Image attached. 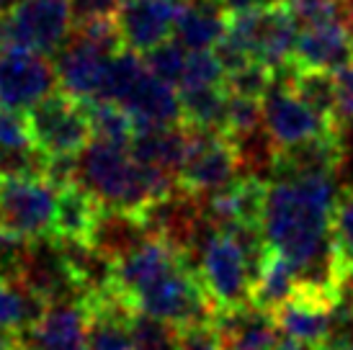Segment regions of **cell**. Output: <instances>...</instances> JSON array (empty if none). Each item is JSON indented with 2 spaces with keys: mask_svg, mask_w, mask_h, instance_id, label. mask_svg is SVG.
Wrapping results in <instances>:
<instances>
[{
  "mask_svg": "<svg viewBox=\"0 0 353 350\" xmlns=\"http://www.w3.org/2000/svg\"><path fill=\"white\" fill-rule=\"evenodd\" d=\"M34 145L26 129V119L0 103V147H23Z\"/></svg>",
  "mask_w": 353,
  "mask_h": 350,
  "instance_id": "d590c367",
  "label": "cell"
},
{
  "mask_svg": "<svg viewBox=\"0 0 353 350\" xmlns=\"http://www.w3.org/2000/svg\"><path fill=\"white\" fill-rule=\"evenodd\" d=\"M72 0H16L0 16V49L57 54L72 31Z\"/></svg>",
  "mask_w": 353,
  "mask_h": 350,
  "instance_id": "3957f363",
  "label": "cell"
},
{
  "mask_svg": "<svg viewBox=\"0 0 353 350\" xmlns=\"http://www.w3.org/2000/svg\"><path fill=\"white\" fill-rule=\"evenodd\" d=\"M19 281L47 304H83L85 291L72 276L68 258L52 234L26 243L21 258Z\"/></svg>",
  "mask_w": 353,
  "mask_h": 350,
  "instance_id": "ba28073f",
  "label": "cell"
},
{
  "mask_svg": "<svg viewBox=\"0 0 353 350\" xmlns=\"http://www.w3.org/2000/svg\"><path fill=\"white\" fill-rule=\"evenodd\" d=\"M181 124L191 129H219L225 132L230 90L225 83L201 88H183L181 93Z\"/></svg>",
  "mask_w": 353,
  "mask_h": 350,
  "instance_id": "7402d4cb",
  "label": "cell"
},
{
  "mask_svg": "<svg viewBox=\"0 0 353 350\" xmlns=\"http://www.w3.org/2000/svg\"><path fill=\"white\" fill-rule=\"evenodd\" d=\"M31 142L47 157L80 155L93 139L88 106L65 90L50 93L26 114Z\"/></svg>",
  "mask_w": 353,
  "mask_h": 350,
  "instance_id": "277c9868",
  "label": "cell"
},
{
  "mask_svg": "<svg viewBox=\"0 0 353 350\" xmlns=\"http://www.w3.org/2000/svg\"><path fill=\"white\" fill-rule=\"evenodd\" d=\"M274 83V72L261 65V62H245V65H240V68L230 70L225 72V85L230 93H235V96H243V98H255V101H261L265 96V90L271 88Z\"/></svg>",
  "mask_w": 353,
  "mask_h": 350,
  "instance_id": "f546056e",
  "label": "cell"
},
{
  "mask_svg": "<svg viewBox=\"0 0 353 350\" xmlns=\"http://www.w3.org/2000/svg\"><path fill=\"white\" fill-rule=\"evenodd\" d=\"M119 6H121V0H72V19L88 21L101 19V16H117Z\"/></svg>",
  "mask_w": 353,
  "mask_h": 350,
  "instance_id": "8d00e7d4",
  "label": "cell"
},
{
  "mask_svg": "<svg viewBox=\"0 0 353 350\" xmlns=\"http://www.w3.org/2000/svg\"><path fill=\"white\" fill-rule=\"evenodd\" d=\"M345 160V134L327 129L323 134L310 136L292 147H281L271 160V178L296 181L312 175H335Z\"/></svg>",
  "mask_w": 353,
  "mask_h": 350,
  "instance_id": "5bb4252c",
  "label": "cell"
},
{
  "mask_svg": "<svg viewBox=\"0 0 353 350\" xmlns=\"http://www.w3.org/2000/svg\"><path fill=\"white\" fill-rule=\"evenodd\" d=\"M150 234L145 229V224L134 212H121V209H108L101 206L93 232H90L88 243L106 253L111 260H119L127 253H132L139 243H145Z\"/></svg>",
  "mask_w": 353,
  "mask_h": 350,
  "instance_id": "ffe728a7",
  "label": "cell"
},
{
  "mask_svg": "<svg viewBox=\"0 0 353 350\" xmlns=\"http://www.w3.org/2000/svg\"><path fill=\"white\" fill-rule=\"evenodd\" d=\"M194 255L199 258V276L219 309L250 302V271L235 237L214 224L199 240Z\"/></svg>",
  "mask_w": 353,
  "mask_h": 350,
  "instance_id": "5b68a950",
  "label": "cell"
},
{
  "mask_svg": "<svg viewBox=\"0 0 353 350\" xmlns=\"http://www.w3.org/2000/svg\"><path fill=\"white\" fill-rule=\"evenodd\" d=\"M330 237L343 278H353V188H343L338 194Z\"/></svg>",
  "mask_w": 353,
  "mask_h": 350,
  "instance_id": "484cf974",
  "label": "cell"
},
{
  "mask_svg": "<svg viewBox=\"0 0 353 350\" xmlns=\"http://www.w3.org/2000/svg\"><path fill=\"white\" fill-rule=\"evenodd\" d=\"M261 111H263L265 134L271 136L276 150L292 147L296 142H304L310 136H317L327 129H333L327 127L323 119L292 90V85L281 78H274L271 88L261 98Z\"/></svg>",
  "mask_w": 353,
  "mask_h": 350,
  "instance_id": "30bf717a",
  "label": "cell"
},
{
  "mask_svg": "<svg viewBox=\"0 0 353 350\" xmlns=\"http://www.w3.org/2000/svg\"><path fill=\"white\" fill-rule=\"evenodd\" d=\"M13 3H16V0H0V16L8 13V10L13 8Z\"/></svg>",
  "mask_w": 353,
  "mask_h": 350,
  "instance_id": "b9f144b4",
  "label": "cell"
},
{
  "mask_svg": "<svg viewBox=\"0 0 353 350\" xmlns=\"http://www.w3.org/2000/svg\"><path fill=\"white\" fill-rule=\"evenodd\" d=\"M50 304L21 281H0V330L23 332L41 320Z\"/></svg>",
  "mask_w": 353,
  "mask_h": 350,
  "instance_id": "cb8c5ba5",
  "label": "cell"
},
{
  "mask_svg": "<svg viewBox=\"0 0 353 350\" xmlns=\"http://www.w3.org/2000/svg\"><path fill=\"white\" fill-rule=\"evenodd\" d=\"M240 175L235 142L219 129L188 127V150L178 170V185L196 196H209Z\"/></svg>",
  "mask_w": 353,
  "mask_h": 350,
  "instance_id": "8992f818",
  "label": "cell"
},
{
  "mask_svg": "<svg viewBox=\"0 0 353 350\" xmlns=\"http://www.w3.org/2000/svg\"><path fill=\"white\" fill-rule=\"evenodd\" d=\"M75 183L83 185L101 206L139 214L150 201L178 191V178L139 163L129 147L90 139L78 155Z\"/></svg>",
  "mask_w": 353,
  "mask_h": 350,
  "instance_id": "6da1fadb",
  "label": "cell"
},
{
  "mask_svg": "<svg viewBox=\"0 0 353 350\" xmlns=\"http://www.w3.org/2000/svg\"><path fill=\"white\" fill-rule=\"evenodd\" d=\"M353 59V39L343 19H325L304 23L294 41L292 65L296 70L338 72Z\"/></svg>",
  "mask_w": 353,
  "mask_h": 350,
  "instance_id": "9a60e30c",
  "label": "cell"
},
{
  "mask_svg": "<svg viewBox=\"0 0 353 350\" xmlns=\"http://www.w3.org/2000/svg\"><path fill=\"white\" fill-rule=\"evenodd\" d=\"M57 194L47 178L0 175V229L26 240L52 234Z\"/></svg>",
  "mask_w": 353,
  "mask_h": 350,
  "instance_id": "52a82bcc",
  "label": "cell"
},
{
  "mask_svg": "<svg viewBox=\"0 0 353 350\" xmlns=\"http://www.w3.org/2000/svg\"><path fill=\"white\" fill-rule=\"evenodd\" d=\"M225 83V68L216 59L214 49H191L183 65V75L178 80V88H201Z\"/></svg>",
  "mask_w": 353,
  "mask_h": 350,
  "instance_id": "f1b7e54d",
  "label": "cell"
},
{
  "mask_svg": "<svg viewBox=\"0 0 353 350\" xmlns=\"http://www.w3.org/2000/svg\"><path fill=\"white\" fill-rule=\"evenodd\" d=\"M338 302L341 296L335 294H325L296 283L294 294L274 309L276 325L286 338H294L307 348H314L330 338Z\"/></svg>",
  "mask_w": 353,
  "mask_h": 350,
  "instance_id": "7c38bea8",
  "label": "cell"
},
{
  "mask_svg": "<svg viewBox=\"0 0 353 350\" xmlns=\"http://www.w3.org/2000/svg\"><path fill=\"white\" fill-rule=\"evenodd\" d=\"M335 85H338V106H335V129L348 132L353 127V59L335 72Z\"/></svg>",
  "mask_w": 353,
  "mask_h": 350,
  "instance_id": "836d02e7",
  "label": "cell"
},
{
  "mask_svg": "<svg viewBox=\"0 0 353 350\" xmlns=\"http://www.w3.org/2000/svg\"><path fill=\"white\" fill-rule=\"evenodd\" d=\"M176 350H225V342L214 322H204V325L178 327Z\"/></svg>",
  "mask_w": 353,
  "mask_h": 350,
  "instance_id": "d6a6232c",
  "label": "cell"
},
{
  "mask_svg": "<svg viewBox=\"0 0 353 350\" xmlns=\"http://www.w3.org/2000/svg\"><path fill=\"white\" fill-rule=\"evenodd\" d=\"M188 49L183 44H178L176 39H168L163 44L152 47L145 52V65L155 72L160 80H165L170 85H178V80L183 75V65H186Z\"/></svg>",
  "mask_w": 353,
  "mask_h": 350,
  "instance_id": "4dcf8cb0",
  "label": "cell"
},
{
  "mask_svg": "<svg viewBox=\"0 0 353 350\" xmlns=\"http://www.w3.org/2000/svg\"><path fill=\"white\" fill-rule=\"evenodd\" d=\"M26 243H29L26 237L0 229V281H19V268Z\"/></svg>",
  "mask_w": 353,
  "mask_h": 350,
  "instance_id": "e575fe53",
  "label": "cell"
},
{
  "mask_svg": "<svg viewBox=\"0 0 353 350\" xmlns=\"http://www.w3.org/2000/svg\"><path fill=\"white\" fill-rule=\"evenodd\" d=\"M90 114V129H93V139H103L111 145L129 147L134 139V121L127 111L117 103L108 101H88Z\"/></svg>",
  "mask_w": 353,
  "mask_h": 350,
  "instance_id": "d4e9b609",
  "label": "cell"
},
{
  "mask_svg": "<svg viewBox=\"0 0 353 350\" xmlns=\"http://www.w3.org/2000/svg\"><path fill=\"white\" fill-rule=\"evenodd\" d=\"M271 350H312V348H307L304 342L294 340V338H281Z\"/></svg>",
  "mask_w": 353,
  "mask_h": 350,
  "instance_id": "ab89813d",
  "label": "cell"
},
{
  "mask_svg": "<svg viewBox=\"0 0 353 350\" xmlns=\"http://www.w3.org/2000/svg\"><path fill=\"white\" fill-rule=\"evenodd\" d=\"M50 157L37 145L0 147V175L10 178H47Z\"/></svg>",
  "mask_w": 353,
  "mask_h": 350,
  "instance_id": "83f0119b",
  "label": "cell"
},
{
  "mask_svg": "<svg viewBox=\"0 0 353 350\" xmlns=\"http://www.w3.org/2000/svg\"><path fill=\"white\" fill-rule=\"evenodd\" d=\"M296 289V271L276 247H268L258 278L250 286V304L258 309L274 311L279 304H284Z\"/></svg>",
  "mask_w": 353,
  "mask_h": 350,
  "instance_id": "603a6c76",
  "label": "cell"
},
{
  "mask_svg": "<svg viewBox=\"0 0 353 350\" xmlns=\"http://www.w3.org/2000/svg\"><path fill=\"white\" fill-rule=\"evenodd\" d=\"M101 204L78 183L62 185L57 194V209H54V224L52 234L59 240H80L88 243Z\"/></svg>",
  "mask_w": 353,
  "mask_h": 350,
  "instance_id": "44dd1931",
  "label": "cell"
},
{
  "mask_svg": "<svg viewBox=\"0 0 353 350\" xmlns=\"http://www.w3.org/2000/svg\"><path fill=\"white\" fill-rule=\"evenodd\" d=\"M312 350H353V338H327Z\"/></svg>",
  "mask_w": 353,
  "mask_h": 350,
  "instance_id": "74e56055",
  "label": "cell"
},
{
  "mask_svg": "<svg viewBox=\"0 0 353 350\" xmlns=\"http://www.w3.org/2000/svg\"><path fill=\"white\" fill-rule=\"evenodd\" d=\"M132 304L137 311L170 322L173 327L214 322V314L219 309L194 268V260L183 253L170 265H165L152 281L145 283L132 296Z\"/></svg>",
  "mask_w": 353,
  "mask_h": 350,
  "instance_id": "7a4b0ae2",
  "label": "cell"
},
{
  "mask_svg": "<svg viewBox=\"0 0 353 350\" xmlns=\"http://www.w3.org/2000/svg\"><path fill=\"white\" fill-rule=\"evenodd\" d=\"M263 127V111H261V101L255 98H243L230 93L227 101V119H225V132L232 139L255 134Z\"/></svg>",
  "mask_w": 353,
  "mask_h": 350,
  "instance_id": "1f68e13d",
  "label": "cell"
},
{
  "mask_svg": "<svg viewBox=\"0 0 353 350\" xmlns=\"http://www.w3.org/2000/svg\"><path fill=\"white\" fill-rule=\"evenodd\" d=\"M117 52L101 47L78 29L70 31L68 41L57 49V80L68 96L88 103L99 96L101 80L106 75L108 59Z\"/></svg>",
  "mask_w": 353,
  "mask_h": 350,
  "instance_id": "8fae6325",
  "label": "cell"
},
{
  "mask_svg": "<svg viewBox=\"0 0 353 350\" xmlns=\"http://www.w3.org/2000/svg\"><path fill=\"white\" fill-rule=\"evenodd\" d=\"M129 150L139 163L178 178V170L183 165L188 150V127L178 121V124H163V127L134 129V139Z\"/></svg>",
  "mask_w": 353,
  "mask_h": 350,
  "instance_id": "ac0fdd59",
  "label": "cell"
},
{
  "mask_svg": "<svg viewBox=\"0 0 353 350\" xmlns=\"http://www.w3.org/2000/svg\"><path fill=\"white\" fill-rule=\"evenodd\" d=\"M227 29V8L222 0H186L173 31V39L191 49H214Z\"/></svg>",
  "mask_w": 353,
  "mask_h": 350,
  "instance_id": "d6986e66",
  "label": "cell"
},
{
  "mask_svg": "<svg viewBox=\"0 0 353 350\" xmlns=\"http://www.w3.org/2000/svg\"><path fill=\"white\" fill-rule=\"evenodd\" d=\"M132 342H134V350H176L178 327H173L170 322L157 320L152 314L134 311Z\"/></svg>",
  "mask_w": 353,
  "mask_h": 350,
  "instance_id": "4316f807",
  "label": "cell"
},
{
  "mask_svg": "<svg viewBox=\"0 0 353 350\" xmlns=\"http://www.w3.org/2000/svg\"><path fill=\"white\" fill-rule=\"evenodd\" d=\"M83 304H50L37 325L21 332L23 350H88Z\"/></svg>",
  "mask_w": 353,
  "mask_h": 350,
  "instance_id": "2e32d148",
  "label": "cell"
},
{
  "mask_svg": "<svg viewBox=\"0 0 353 350\" xmlns=\"http://www.w3.org/2000/svg\"><path fill=\"white\" fill-rule=\"evenodd\" d=\"M183 6L186 0H121L114 19L124 47L145 54L157 44L173 39Z\"/></svg>",
  "mask_w": 353,
  "mask_h": 350,
  "instance_id": "4fadbf2b",
  "label": "cell"
},
{
  "mask_svg": "<svg viewBox=\"0 0 353 350\" xmlns=\"http://www.w3.org/2000/svg\"><path fill=\"white\" fill-rule=\"evenodd\" d=\"M343 21H345V29L351 34L353 39V0H343Z\"/></svg>",
  "mask_w": 353,
  "mask_h": 350,
  "instance_id": "60d3db41",
  "label": "cell"
},
{
  "mask_svg": "<svg viewBox=\"0 0 353 350\" xmlns=\"http://www.w3.org/2000/svg\"><path fill=\"white\" fill-rule=\"evenodd\" d=\"M57 72L50 59L31 49H0V103L10 111H29L54 93Z\"/></svg>",
  "mask_w": 353,
  "mask_h": 350,
  "instance_id": "9c48e42d",
  "label": "cell"
},
{
  "mask_svg": "<svg viewBox=\"0 0 353 350\" xmlns=\"http://www.w3.org/2000/svg\"><path fill=\"white\" fill-rule=\"evenodd\" d=\"M214 327L222 335L225 350H271L281 340L274 311L258 309L250 302L216 309Z\"/></svg>",
  "mask_w": 353,
  "mask_h": 350,
  "instance_id": "e0dca14e",
  "label": "cell"
},
{
  "mask_svg": "<svg viewBox=\"0 0 353 350\" xmlns=\"http://www.w3.org/2000/svg\"><path fill=\"white\" fill-rule=\"evenodd\" d=\"M268 3H276V0H222V6L227 8V13L243 10V8H255V6H268Z\"/></svg>",
  "mask_w": 353,
  "mask_h": 350,
  "instance_id": "f35d334b",
  "label": "cell"
}]
</instances>
